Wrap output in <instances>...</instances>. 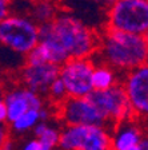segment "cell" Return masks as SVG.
Returning <instances> with one entry per match:
<instances>
[{"label": "cell", "mask_w": 148, "mask_h": 150, "mask_svg": "<svg viewBox=\"0 0 148 150\" xmlns=\"http://www.w3.org/2000/svg\"><path fill=\"white\" fill-rule=\"evenodd\" d=\"M120 1H131V0H120Z\"/></svg>", "instance_id": "29"}, {"label": "cell", "mask_w": 148, "mask_h": 150, "mask_svg": "<svg viewBox=\"0 0 148 150\" xmlns=\"http://www.w3.org/2000/svg\"><path fill=\"white\" fill-rule=\"evenodd\" d=\"M9 8H11V0H0V22L9 15Z\"/></svg>", "instance_id": "18"}, {"label": "cell", "mask_w": 148, "mask_h": 150, "mask_svg": "<svg viewBox=\"0 0 148 150\" xmlns=\"http://www.w3.org/2000/svg\"><path fill=\"white\" fill-rule=\"evenodd\" d=\"M58 15L55 4L49 0H37L31 7V19L37 25L51 23Z\"/></svg>", "instance_id": "14"}, {"label": "cell", "mask_w": 148, "mask_h": 150, "mask_svg": "<svg viewBox=\"0 0 148 150\" xmlns=\"http://www.w3.org/2000/svg\"><path fill=\"white\" fill-rule=\"evenodd\" d=\"M90 1L97 4V6H100V7H109L115 0H90Z\"/></svg>", "instance_id": "24"}, {"label": "cell", "mask_w": 148, "mask_h": 150, "mask_svg": "<svg viewBox=\"0 0 148 150\" xmlns=\"http://www.w3.org/2000/svg\"><path fill=\"white\" fill-rule=\"evenodd\" d=\"M108 27L133 35H147L148 0H115L108 7Z\"/></svg>", "instance_id": "4"}, {"label": "cell", "mask_w": 148, "mask_h": 150, "mask_svg": "<svg viewBox=\"0 0 148 150\" xmlns=\"http://www.w3.org/2000/svg\"><path fill=\"white\" fill-rule=\"evenodd\" d=\"M7 122V107L4 105L3 99L0 100V123H6Z\"/></svg>", "instance_id": "23"}, {"label": "cell", "mask_w": 148, "mask_h": 150, "mask_svg": "<svg viewBox=\"0 0 148 150\" xmlns=\"http://www.w3.org/2000/svg\"><path fill=\"white\" fill-rule=\"evenodd\" d=\"M0 150H13V145H12V141L11 139H8L6 142V144L3 145V147H1V149Z\"/></svg>", "instance_id": "25"}, {"label": "cell", "mask_w": 148, "mask_h": 150, "mask_svg": "<svg viewBox=\"0 0 148 150\" xmlns=\"http://www.w3.org/2000/svg\"><path fill=\"white\" fill-rule=\"evenodd\" d=\"M93 62L90 58L68 59L59 69V79L63 82L69 98H86L93 91L92 76Z\"/></svg>", "instance_id": "7"}, {"label": "cell", "mask_w": 148, "mask_h": 150, "mask_svg": "<svg viewBox=\"0 0 148 150\" xmlns=\"http://www.w3.org/2000/svg\"><path fill=\"white\" fill-rule=\"evenodd\" d=\"M22 150H41V146L37 142V139H31V141H28L27 144L23 145Z\"/></svg>", "instance_id": "21"}, {"label": "cell", "mask_w": 148, "mask_h": 150, "mask_svg": "<svg viewBox=\"0 0 148 150\" xmlns=\"http://www.w3.org/2000/svg\"><path fill=\"white\" fill-rule=\"evenodd\" d=\"M126 150H140L139 146H136V147H131V149H126Z\"/></svg>", "instance_id": "28"}, {"label": "cell", "mask_w": 148, "mask_h": 150, "mask_svg": "<svg viewBox=\"0 0 148 150\" xmlns=\"http://www.w3.org/2000/svg\"><path fill=\"white\" fill-rule=\"evenodd\" d=\"M49 118H51V110L48 107H41L39 110V119H40V122H47Z\"/></svg>", "instance_id": "22"}, {"label": "cell", "mask_w": 148, "mask_h": 150, "mask_svg": "<svg viewBox=\"0 0 148 150\" xmlns=\"http://www.w3.org/2000/svg\"><path fill=\"white\" fill-rule=\"evenodd\" d=\"M87 98L102 114L107 126L111 125L115 127L121 122L132 119L133 117L121 84H115L114 87L104 91H92Z\"/></svg>", "instance_id": "6"}, {"label": "cell", "mask_w": 148, "mask_h": 150, "mask_svg": "<svg viewBox=\"0 0 148 150\" xmlns=\"http://www.w3.org/2000/svg\"><path fill=\"white\" fill-rule=\"evenodd\" d=\"M91 82H92L93 91H104L114 87L115 84H119L116 71L105 64L93 66Z\"/></svg>", "instance_id": "13"}, {"label": "cell", "mask_w": 148, "mask_h": 150, "mask_svg": "<svg viewBox=\"0 0 148 150\" xmlns=\"http://www.w3.org/2000/svg\"><path fill=\"white\" fill-rule=\"evenodd\" d=\"M37 122H40L39 119V110H34V109H29L28 111H25L23 115H20L18 119L9 123V131H12L13 134H24L27 131L32 130L34 126L36 125Z\"/></svg>", "instance_id": "15"}, {"label": "cell", "mask_w": 148, "mask_h": 150, "mask_svg": "<svg viewBox=\"0 0 148 150\" xmlns=\"http://www.w3.org/2000/svg\"><path fill=\"white\" fill-rule=\"evenodd\" d=\"M97 48L99 55L104 62L103 64L115 71L130 72L147 64V35H133L108 28L99 40Z\"/></svg>", "instance_id": "1"}, {"label": "cell", "mask_w": 148, "mask_h": 150, "mask_svg": "<svg viewBox=\"0 0 148 150\" xmlns=\"http://www.w3.org/2000/svg\"><path fill=\"white\" fill-rule=\"evenodd\" d=\"M47 94H48L49 99L52 100V103L58 105V106L63 102V100H65V99L68 98L64 84H63V82L60 81L59 78L56 79V81L52 82V84L49 86V88H48V91H47Z\"/></svg>", "instance_id": "17"}, {"label": "cell", "mask_w": 148, "mask_h": 150, "mask_svg": "<svg viewBox=\"0 0 148 150\" xmlns=\"http://www.w3.org/2000/svg\"><path fill=\"white\" fill-rule=\"evenodd\" d=\"M47 126H48V122H37L36 125L34 126L32 131H34V135L36 137V139L43 134V131L47 129Z\"/></svg>", "instance_id": "20"}, {"label": "cell", "mask_w": 148, "mask_h": 150, "mask_svg": "<svg viewBox=\"0 0 148 150\" xmlns=\"http://www.w3.org/2000/svg\"><path fill=\"white\" fill-rule=\"evenodd\" d=\"M59 118L67 126H105L104 118L88 98H69L59 105Z\"/></svg>", "instance_id": "8"}, {"label": "cell", "mask_w": 148, "mask_h": 150, "mask_svg": "<svg viewBox=\"0 0 148 150\" xmlns=\"http://www.w3.org/2000/svg\"><path fill=\"white\" fill-rule=\"evenodd\" d=\"M3 102L7 107L8 123H12L29 109L40 110L44 107L43 98L25 87H15L7 91L3 97Z\"/></svg>", "instance_id": "10"}, {"label": "cell", "mask_w": 148, "mask_h": 150, "mask_svg": "<svg viewBox=\"0 0 148 150\" xmlns=\"http://www.w3.org/2000/svg\"><path fill=\"white\" fill-rule=\"evenodd\" d=\"M59 138H60V130L55 126L48 125L43 131V134L37 138V142L40 144L41 150H55V147L59 145Z\"/></svg>", "instance_id": "16"}, {"label": "cell", "mask_w": 148, "mask_h": 150, "mask_svg": "<svg viewBox=\"0 0 148 150\" xmlns=\"http://www.w3.org/2000/svg\"><path fill=\"white\" fill-rule=\"evenodd\" d=\"M144 139L143 129L133 119L124 121L114 127L111 134V150H126L139 146Z\"/></svg>", "instance_id": "12"}, {"label": "cell", "mask_w": 148, "mask_h": 150, "mask_svg": "<svg viewBox=\"0 0 148 150\" xmlns=\"http://www.w3.org/2000/svg\"><path fill=\"white\" fill-rule=\"evenodd\" d=\"M59 66L44 63L39 66H24L22 70V82L25 88L34 91L37 95L47 94L49 86L59 78Z\"/></svg>", "instance_id": "11"}, {"label": "cell", "mask_w": 148, "mask_h": 150, "mask_svg": "<svg viewBox=\"0 0 148 150\" xmlns=\"http://www.w3.org/2000/svg\"><path fill=\"white\" fill-rule=\"evenodd\" d=\"M123 90L133 115L147 117L148 114V66L143 64L127 72Z\"/></svg>", "instance_id": "9"}, {"label": "cell", "mask_w": 148, "mask_h": 150, "mask_svg": "<svg viewBox=\"0 0 148 150\" xmlns=\"http://www.w3.org/2000/svg\"><path fill=\"white\" fill-rule=\"evenodd\" d=\"M58 146L60 150H111V133L105 126H65Z\"/></svg>", "instance_id": "5"}, {"label": "cell", "mask_w": 148, "mask_h": 150, "mask_svg": "<svg viewBox=\"0 0 148 150\" xmlns=\"http://www.w3.org/2000/svg\"><path fill=\"white\" fill-rule=\"evenodd\" d=\"M49 32L69 59L90 58L97 50L99 38L83 20L72 13H58L48 23Z\"/></svg>", "instance_id": "2"}, {"label": "cell", "mask_w": 148, "mask_h": 150, "mask_svg": "<svg viewBox=\"0 0 148 150\" xmlns=\"http://www.w3.org/2000/svg\"><path fill=\"white\" fill-rule=\"evenodd\" d=\"M3 97H4V91H3V88H1V86H0V100L3 99Z\"/></svg>", "instance_id": "27"}, {"label": "cell", "mask_w": 148, "mask_h": 150, "mask_svg": "<svg viewBox=\"0 0 148 150\" xmlns=\"http://www.w3.org/2000/svg\"><path fill=\"white\" fill-rule=\"evenodd\" d=\"M39 43V25L29 16L12 13L0 22V46L25 56Z\"/></svg>", "instance_id": "3"}, {"label": "cell", "mask_w": 148, "mask_h": 150, "mask_svg": "<svg viewBox=\"0 0 148 150\" xmlns=\"http://www.w3.org/2000/svg\"><path fill=\"white\" fill-rule=\"evenodd\" d=\"M139 149L140 150H148V141H147V138H144V139L140 142Z\"/></svg>", "instance_id": "26"}, {"label": "cell", "mask_w": 148, "mask_h": 150, "mask_svg": "<svg viewBox=\"0 0 148 150\" xmlns=\"http://www.w3.org/2000/svg\"><path fill=\"white\" fill-rule=\"evenodd\" d=\"M9 139V130L6 126V123H0V149L3 145Z\"/></svg>", "instance_id": "19"}]
</instances>
